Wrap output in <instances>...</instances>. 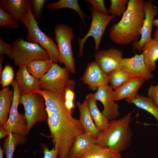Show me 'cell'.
Masks as SVG:
<instances>
[{
	"label": "cell",
	"instance_id": "cell-14",
	"mask_svg": "<svg viewBox=\"0 0 158 158\" xmlns=\"http://www.w3.org/2000/svg\"><path fill=\"white\" fill-rule=\"evenodd\" d=\"M120 68L135 78H141L149 81L153 75L145 63L143 54H135L131 58L123 59Z\"/></svg>",
	"mask_w": 158,
	"mask_h": 158
},
{
	"label": "cell",
	"instance_id": "cell-16",
	"mask_svg": "<svg viewBox=\"0 0 158 158\" xmlns=\"http://www.w3.org/2000/svg\"><path fill=\"white\" fill-rule=\"evenodd\" d=\"M0 8L16 21L31 9L30 0H0Z\"/></svg>",
	"mask_w": 158,
	"mask_h": 158
},
{
	"label": "cell",
	"instance_id": "cell-41",
	"mask_svg": "<svg viewBox=\"0 0 158 158\" xmlns=\"http://www.w3.org/2000/svg\"><path fill=\"white\" fill-rule=\"evenodd\" d=\"M153 35L154 39L155 40L158 41V27L157 28V29L154 31Z\"/></svg>",
	"mask_w": 158,
	"mask_h": 158
},
{
	"label": "cell",
	"instance_id": "cell-11",
	"mask_svg": "<svg viewBox=\"0 0 158 158\" xmlns=\"http://www.w3.org/2000/svg\"><path fill=\"white\" fill-rule=\"evenodd\" d=\"M154 1L149 0L145 2V16L141 32L139 41L133 42V49L141 53L144 45L152 39V23L154 17L157 15L158 8L153 5Z\"/></svg>",
	"mask_w": 158,
	"mask_h": 158
},
{
	"label": "cell",
	"instance_id": "cell-36",
	"mask_svg": "<svg viewBox=\"0 0 158 158\" xmlns=\"http://www.w3.org/2000/svg\"><path fill=\"white\" fill-rule=\"evenodd\" d=\"M13 50L12 44L5 42L0 37V54H5L11 58Z\"/></svg>",
	"mask_w": 158,
	"mask_h": 158
},
{
	"label": "cell",
	"instance_id": "cell-8",
	"mask_svg": "<svg viewBox=\"0 0 158 158\" xmlns=\"http://www.w3.org/2000/svg\"><path fill=\"white\" fill-rule=\"evenodd\" d=\"M68 70L53 63L48 71L39 79L41 88L65 100V90L70 81Z\"/></svg>",
	"mask_w": 158,
	"mask_h": 158
},
{
	"label": "cell",
	"instance_id": "cell-9",
	"mask_svg": "<svg viewBox=\"0 0 158 158\" xmlns=\"http://www.w3.org/2000/svg\"><path fill=\"white\" fill-rule=\"evenodd\" d=\"M90 9L92 13V17L89 30L83 37L78 39L79 46L78 57L80 58L83 56L84 45L87 38L90 37H92L94 39L95 52L99 50V46L105 29L110 22L116 17L112 15L99 13L92 6Z\"/></svg>",
	"mask_w": 158,
	"mask_h": 158
},
{
	"label": "cell",
	"instance_id": "cell-3",
	"mask_svg": "<svg viewBox=\"0 0 158 158\" xmlns=\"http://www.w3.org/2000/svg\"><path fill=\"white\" fill-rule=\"evenodd\" d=\"M134 111L129 112L119 119L109 121L106 128L98 132L96 143L120 153L130 147L133 135L130 125Z\"/></svg>",
	"mask_w": 158,
	"mask_h": 158
},
{
	"label": "cell",
	"instance_id": "cell-25",
	"mask_svg": "<svg viewBox=\"0 0 158 158\" xmlns=\"http://www.w3.org/2000/svg\"><path fill=\"white\" fill-rule=\"evenodd\" d=\"M125 99L128 103L133 104L136 107L151 114L158 122V108L151 98L137 94L134 98Z\"/></svg>",
	"mask_w": 158,
	"mask_h": 158
},
{
	"label": "cell",
	"instance_id": "cell-7",
	"mask_svg": "<svg viewBox=\"0 0 158 158\" xmlns=\"http://www.w3.org/2000/svg\"><path fill=\"white\" fill-rule=\"evenodd\" d=\"M12 44L13 50L11 58L18 67L34 60L49 59L47 51L38 44L29 42L20 37L14 40Z\"/></svg>",
	"mask_w": 158,
	"mask_h": 158
},
{
	"label": "cell",
	"instance_id": "cell-19",
	"mask_svg": "<svg viewBox=\"0 0 158 158\" xmlns=\"http://www.w3.org/2000/svg\"><path fill=\"white\" fill-rule=\"evenodd\" d=\"M95 144V138L85 133L79 134L74 141L68 158H81Z\"/></svg>",
	"mask_w": 158,
	"mask_h": 158
},
{
	"label": "cell",
	"instance_id": "cell-10",
	"mask_svg": "<svg viewBox=\"0 0 158 158\" xmlns=\"http://www.w3.org/2000/svg\"><path fill=\"white\" fill-rule=\"evenodd\" d=\"M13 95L8 119L3 126L7 131L26 136L28 132L27 121L24 114L18 112V106L21 92L18 86L16 80L11 84Z\"/></svg>",
	"mask_w": 158,
	"mask_h": 158
},
{
	"label": "cell",
	"instance_id": "cell-15",
	"mask_svg": "<svg viewBox=\"0 0 158 158\" xmlns=\"http://www.w3.org/2000/svg\"><path fill=\"white\" fill-rule=\"evenodd\" d=\"M83 83L87 84L92 91L98 87L109 85L107 74L104 72L95 62L88 64L83 75L80 79Z\"/></svg>",
	"mask_w": 158,
	"mask_h": 158
},
{
	"label": "cell",
	"instance_id": "cell-12",
	"mask_svg": "<svg viewBox=\"0 0 158 158\" xmlns=\"http://www.w3.org/2000/svg\"><path fill=\"white\" fill-rule=\"evenodd\" d=\"M114 92L109 85L98 87L96 92L94 93L95 99L100 101L103 105L102 114L109 121L118 119L120 115L119 106L114 102Z\"/></svg>",
	"mask_w": 158,
	"mask_h": 158
},
{
	"label": "cell",
	"instance_id": "cell-42",
	"mask_svg": "<svg viewBox=\"0 0 158 158\" xmlns=\"http://www.w3.org/2000/svg\"><path fill=\"white\" fill-rule=\"evenodd\" d=\"M5 150L4 149H2L0 146V158H3Z\"/></svg>",
	"mask_w": 158,
	"mask_h": 158
},
{
	"label": "cell",
	"instance_id": "cell-18",
	"mask_svg": "<svg viewBox=\"0 0 158 158\" xmlns=\"http://www.w3.org/2000/svg\"><path fill=\"white\" fill-rule=\"evenodd\" d=\"M80 113L79 121L87 135L96 138L99 132L90 113L88 101L85 97L82 103H76Z\"/></svg>",
	"mask_w": 158,
	"mask_h": 158
},
{
	"label": "cell",
	"instance_id": "cell-2",
	"mask_svg": "<svg viewBox=\"0 0 158 158\" xmlns=\"http://www.w3.org/2000/svg\"><path fill=\"white\" fill-rule=\"evenodd\" d=\"M145 1L129 0L120 20L114 24L109 31V37L116 44L126 45L138 41L145 16Z\"/></svg>",
	"mask_w": 158,
	"mask_h": 158
},
{
	"label": "cell",
	"instance_id": "cell-28",
	"mask_svg": "<svg viewBox=\"0 0 158 158\" xmlns=\"http://www.w3.org/2000/svg\"><path fill=\"white\" fill-rule=\"evenodd\" d=\"M47 8L51 10L62 8L73 9L78 13L85 25V18L86 17V16L81 9L78 0H60L54 3L50 2L47 4Z\"/></svg>",
	"mask_w": 158,
	"mask_h": 158
},
{
	"label": "cell",
	"instance_id": "cell-29",
	"mask_svg": "<svg viewBox=\"0 0 158 158\" xmlns=\"http://www.w3.org/2000/svg\"><path fill=\"white\" fill-rule=\"evenodd\" d=\"M107 75L110 85L114 91L129 80L135 78L121 68L111 71Z\"/></svg>",
	"mask_w": 158,
	"mask_h": 158
},
{
	"label": "cell",
	"instance_id": "cell-23",
	"mask_svg": "<svg viewBox=\"0 0 158 158\" xmlns=\"http://www.w3.org/2000/svg\"><path fill=\"white\" fill-rule=\"evenodd\" d=\"M13 95L8 86L0 91V126H3L8 119Z\"/></svg>",
	"mask_w": 158,
	"mask_h": 158
},
{
	"label": "cell",
	"instance_id": "cell-33",
	"mask_svg": "<svg viewBox=\"0 0 158 158\" xmlns=\"http://www.w3.org/2000/svg\"><path fill=\"white\" fill-rule=\"evenodd\" d=\"M14 73L12 67L7 65L5 66L0 76V83L3 88L11 84L13 81Z\"/></svg>",
	"mask_w": 158,
	"mask_h": 158
},
{
	"label": "cell",
	"instance_id": "cell-31",
	"mask_svg": "<svg viewBox=\"0 0 158 158\" xmlns=\"http://www.w3.org/2000/svg\"><path fill=\"white\" fill-rule=\"evenodd\" d=\"M128 0H111V5L108 11L109 14L121 17L126 11Z\"/></svg>",
	"mask_w": 158,
	"mask_h": 158
},
{
	"label": "cell",
	"instance_id": "cell-17",
	"mask_svg": "<svg viewBox=\"0 0 158 158\" xmlns=\"http://www.w3.org/2000/svg\"><path fill=\"white\" fill-rule=\"evenodd\" d=\"M16 80L21 93H28L41 89L39 80L30 75L26 65L20 66L16 73Z\"/></svg>",
	"mask_w": 158,
	"mask_h": 158
},
{
	"label": "cell",
	"instance_id": "cell-43",
	"mask_svg": "<svg viewBox=\"0 0 158 158\" xmlns=\"http://www.w3.org/2000/svg\"><path fill=\"white\" fill-rule=\"evenodd\" d=\"M153 26L158 27V19L154 20L152 23Z\"/></svg>",
	"mask_w": 158,
	"mask_h": 158
},
{
	"label": "cell",
	"instance_id": "cell-4",
	"mask_svg": "<svg viewBox=\"0 0 158 158\" xmlns=\"http://www.w3.org/2000/svg\"><path fill=\"white\" fill-rule=\"evenodd\" d=\"M20 21L27 28L28 33L27 41L40 45L47 52L49 59L53 63L59 62V53L57 46L53 40L40 28L38 22L31 11V9L24 15Z\"/></svg>",
	"mask_w": 158,
	"mask_h": 158
},
{
	"label": "cell",
	"instance_id": "cell-24",
	"mask_svg": "<svg viewBox=\"0 0 158 158\" xmlns=\"http://www.w3.org/2000/svg\"><path fill=\"white\" fill-rule=\"evenodd\" d=\"M81 158H123L120 152L112 149L95 144Z\"/></svg>",
	"mask_w": 158,
	"mask_h": 158
},
{
	"label": "cell",
	"instance_id": "cell-34",
	"mask_svg": "<svg viewBox=\"0 0 158 158\" xmlns=\"http://www.w3.org/2000/svg\"><path fill=\"white\" fill-rule=\"evenodd\" d=\"M31 10L35 18H38L41 16L44 5L47 0H30Z\"/></svg>",
	"mask_w": 158,
	"mask_h": 158
},
{
	"label": "cell",
	"instance_id": "cell-32",
	"mask_svg": "<svg viewBox=\"0 0 158 158\" xmlns=\"http://www.w3.org/2000/svg\"><path fill=\"white\" fill-rule=\"evenodd\" d=\"M18 27V21L0 8V27L6 28L11 30L17 28Z\"/></svg>",
	"mask_w": 158,
	"mask_h": 158
},
{
	"label": "cell",
	"instance_id": "cell-39",
	"mask_svg": "<svg viewBox=\"0 0 158 158\" xmlns=\"http://www.w3.org/2000/svg\"><path fill=\"white\" fill-rule=\"evenodd\" d=\"M9 132L6 130L3 126H0V139H1L9 134Z\"/></svg>",
	"mask_w": 158,
	"mask_h": 158
},
{
	"label": "cell",
	"instance_id": "cell-21",
	"mask_svg": "<svg viewBox=\"0 0 158 158\" xmlns=\"http://www.w3.org/2000/svg\"><path fill=\"white\" fill-rule=\"evenodd\" d=\"M85 97L88 99L90 113L98 132L104 130L108 126L109 121L98 109L94 93H90Z\"/></svg>",
	"mask_w": 158,
	"mask_h": 158
},
{
	"label": "cell",
	"instance_id": "cell-1",
	"mask_svg": "<svg viewBox=\"0 0 158 158\" xmlns=\"http://www.w3.org/2000/svg\"><path fill=\"white\" fill-rule=\"evenodd\" d=\"M44 99L48 116L47 123L54 147L59 150L58 158H68L76 137L85 133L78 119L73 117L66 107L65 100L41 89L33 92Z\"/></svg>",
	"mask_w": 158,
	"mask_h": 158
},
{
	"label": "cell",
	"instance_id": "cell-40",
	"mask_svg": "<svg viewBox=\"0 0 158 158\" xmlns=\"http://www.w3.org/2000/svg\"><path fill=\"white\" fill-rule=\"evenodd\" d=\"M4 56L3 54H0V76L3 71V69L2 68V63L4 59Z\"/></svg>",
	"mask_w": 158,
	"mask_h": 158
},
{
	"label": "cell",
	"instance_id": "cell-5",
	"mask_svg": "<svg viewBox=\"0 0 158 158\" xmlns=\"http://www.w3.org/2000/svg\"><path fill=\"white\" fill-rule=\"evenodd\" d=\"M54 40L57 43L59 62L63 63L71 73L75 74V60L71 42L74 37L72 28L64 23H59L54 28Z\"/></svg>",
	"mask_w": 158,
	"mask_h": 158
},
{
	"label": "cell",
	"instance_id": "cell-13",
	"mask_svg": "<svg viewBox=\"0 0 158 158\" xmlns=\"http://www.w3.org/2000/svg\"><path fill=\"white\" fill-rule=\"evenodd\" d=\"M123 55L121 50L113 47L99 50L95 54V61L101 70L107 74L115 69L120 68Z\"/></svg>",
	"mask_w": 158,
	"mask_h": 158
},
{
	"label": "cell",
	"instance_id": "cell-37",
	"mask_svg": "<svg viewBox=\"0 0 158 158\" xmlns=\"http://www.w3.org/2000/svg\"><path fill=\"white\" fill-rule=\"evenodd\" d=\"M148 97L151 98L155 105L158 108V85H150L147 93Z\"/></svg>",
	"mask_w": 158,
	"mask_h": 158
},
{
	"label": "cell",
	"instance_id": "cell-38",
	"mask_svg": "<svg viewBox=\"0 0 158 158\" xmlns=\"http://www.w3.org/2000/svg\"><path fill=\"white\" fill-rule=\"evenodd\" d=\"M42 147L44 154L43 158H58L59 150L54 147L51 150L44 144L42 145Z\"/></svg>",
	"mask_w": 158,
	"mask_h": 158
},
{
	"label": "cell",
	"instance_id": "cell-27",
	"mask_svg": "<svg viewBox=\"0 0 158 158\" xmlns=\"http://www.w3.org/2000/svg\"><path fill=\"white\" fill-rule=\"evenodd\" d=\"M27 138L16 133H10L3 142V147L6 155V158H13L14 152L18 145H22L26 141Z\"/></svg>",
	"mask_w": 158,
	"mask_h": 158
},
{
	"label": "cell",
	"instance_id": "cell-6",
	"mask_svg": "<svg viewBox=\"0 0 158 158\" xmlns=\"http://www.w3.org/2000/svg\"><path fill=\"white\" fill-rule=\"evenodd\" d=\"M19 102L24 107L28 133L37 122H47L45 101L41 95L33 92L21 93Z\"/></svg>",
	"mask_w": 158,
	"mask_h": 158
},
{
	"label": "cell",
	"instance_id": "cell-30",
	"mask_svg": "<svg viewBox=\"0 0 158 158\" xmlns=\"http://www.w3.org/2000/svg\"><path fill=\"white\" fill-rule=\"evenodd\" d=\"M75 84V82L73 80H71L66 86L65 90V104L68 110L72 113L75 107L74 103Z\"/></svg>",
	"mask_w": 158,
	"mask_h": 158
},
{
	"label": "cell",
	"instance_id": "cell-22",
	"mask_svg": "<svg viewBox=\"0 0 158 158\" xmlns=\"http://www.w3.org/2000/svg\"><path fill=\"white\" fill-rule=\"evenodd\" d=\"M142 52L147 67L151 71L155 70V62L158 59V41L152 39L144 45Z\"/></svg>",
	"mask_w": 158,
	"mask_h": 158
},
{
	"label": "cell",
	"instance_id": "cell-35",
	"mask_svg": "<svg viewBox=\"0 0 158 158\" xmlns=\"http://www.w3.org/2000/svg\"><path fill=\"white\" fill-rule=\"evenodd\" d=\"M85 1L90 3L92 7L98 12L105 15H109L105 7L104 0H86Z\"/></svg>",
	"mask_w": 158,
	"mask_h": 158
},
{
	"label": "cell",
	"instance_id": "cell-20",
	"mask_svg": "<svg viewBox=\"0 0 158 158\" xmlns=\"http://www.w3.org/2000/svg\"><path fill=\"white\" fill-rule=\"evenodd\" d=\"M146 80L141 78H132L114 91L115 101L120 100L124 98L135 97L139 89Z\"/></svg>",
	"mask_w": 158,
	"mask_h": 158
},
{
	"label": "cell",
	"instance_id": "cell-26",
	"mask_svg": "<svg viewBox=\"0 0 158 158\" xmlns=\"http://www.w3.org/2000/svg\"><path fill=\"white\" fill-rule=\"evenodd\" d=\"M53 63L49 59H37L29 62L26 66L29 73L39 80L51 67Z\"/></svg>",
	"mask_w": 158,
	"mask_h": 158
},
{
	"label": "cell",
	"instance_id": "cell-44",
	"mask_svg": "<svg viewBox=\"0 0 158 158\" xmlns=\"http://www.w3.org/2000/svg\"><path fill=\"white\" fill-rule=\"evenodd\" d=\"M153 125H156V126H158V124H153Z\"/></svg>",
	"mask_w": 158,
	"mask_h": 158
}]
</instances>
